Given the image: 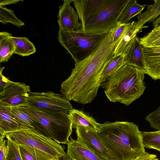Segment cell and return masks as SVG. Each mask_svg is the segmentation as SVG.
Returning <instances> with one entry per match:
<instances>
[{
    "label": "cell",
    "mask_w": 160,
    "mask_h": 160,
    "mask_svg": "<svg viewBox=\"0 0 160 160\" xmlns=\"http://www.w3.org/2000/svg\"><path fill=\"white\" fill-rule=\"evenodd\" d=\"M124 57L120 55L114 57L102 72L100 82V87H102L110 77L126 64Z\"/></svg>",
    "instance_id": "cb8c5ba5"
},
{
    "label": "cell",
    "mask_w": 160,
    "mask_h": 160,
    "mask_svg": "<svg viewBox=\"0 0 160 160\" xmlns=\"http://www.w3.org/2000/svg\"><path fill=\"white\" fill-rule=\"evenodd\" d=\"M23 1L20 0H3L0 1V7H4V6L15 4L18 2Z\"/></svg>",
    "instance_id": "836d02e7"
},
{
    "label": "cell",
    "mask_w": 160,
    "mask_h": 160,
    "mask_svg": "<svg viewBox=\"0 0 160 160\" xmlns=\"http://www.w3.org/2000/svg\"><path fill=\"white\" fill-rule=\"evenodd\" d=\"M146 6L140 4L135 0H129L118 20L120 24H127L130 20L135 16L141 13Z\"/></svg>",
    "instance_id": "603a6c76"
},
{
    "label": "cell",
    "mask_w": 160,
    "mask_h": 160,
    "mask_svg": "<svg viewBox=\"0 0 160 160\" xmlns=\"http://www.w3.org/2000/svg\"><path fill=\"white\" fill-rule=\"evenodd\" d=\"M11 39L14 47V54L22 56H28L36 52L34 45L28 38L12 36Z\"/></svg>",
    "instance_id": "7402d4cb"
},
{
    "label": "cell",
    "mask_w": 160,
    "mask_h": 160,
    "mask_svg": "<svg viewBox=\"0 0 160 160\" xmlns=\"http://www.w3.org/2000/svg\"><path fill=\"white\" fill-rule=\"evenodd\" d=\"M158 132L160 133V130H158Z\"/></svg>",
    "instance_id": "8d00e7d4"
},
{
    "label": "cell",
    "mask_w": 160,
    "mask_h": 160,
    "mask_svg": "<svg viewBox=\"0 0 160 160\" xmlns=\"http://www.w3.org/2000/svg\"><path fill=\"white\" fill-rule=\"evenodd\" d=\"M145 71L125 64L110 77L102 87L108 99L127 106L142 95L145 88Z\"/></svg>",
    "instance_id": "3957f363"
},
{
    "label": "cell",
    "mask_w": 160,
    "mask_h": 160,
    "mask_svg": "<svg viewBox=\"0 0 160 160\" xmlns=\"http://www.w3.org/2000/svg\"><path fill=\"white\" fill-rule=\"evenodd\" d=\"M5 67L1 68L0 70V95L3 93L4 89L10 80L2 74Z\"/></svg>",
    "instance_id": "1f68e13d"
},
{
    "label": "cell",
    "mask_w": 160,
    "mask_h": 160,
    "mask_svg": "<svg viewBox=\"0 0 160 160\" xmlns=\"http://www.w3.org/2000/svg\"><path fill=\"white\" fill-rule=\"evenodd\" d=\"M23 130H32L16 119L6 107L0 106V136H6L7 133Z\"/></svg>",
    "instance_id": "5bb4252c"
},
{
    "label": "cell",
    "mask_w": 160,
    "mask_h": 160,
    "mask_svg": "<svg viewBox=\"0 0 160 160\" xmlns=\"http://www.w3.org/2000/svg\"><path fill=\"white\" fill-rule=\"evenodd\" d=\"M9 138L18 145H25L59 157L66 152L62 146L51 138L31 130H23L6 134Z\"/></svg>",
    "instance_id": "52a82bcc"
},
{
    "label": "cell",
    "mask_w": 160,
    "mask_h": 160,
    "mask_svg": "<svg viewBox=\"0 0 160 160\" xmlns=\"http://www.w3.org/2000/svg\"><path fill=\"white\" fill-rule=\"evenodd\" d=\"M115 48L110 32L104 35L89 56L75 63L70 76L62 83L61 94L69 101L91 102L97 96L102 72L114 58Z\"/></svg>",
    "instance_id": "6da1fadb"
},
{
    "label": "cell",
    "mask_w": 160,
    "mask_h": 160,
    "mask_svg": "<svg viewBox=\"0 0 160 160\" xmlns=\"http://www.w3.org/2000/svg\"><path fill=\"white\" fill-rule=\"evenodd\" d=\"M128 23L117 24L110 31L113 42L115 46L118 43L125 33Z\"/></svg>",
    "instance_id": "83f0119b"
},
{
    "label": "cell",
    "mask_w": 160,
    "mask_h": 160,
    "mask_svg": "<svg viewBox=\"0 0 160 160\" xmlns=\"http://www.w3.org/2000/svg\"><path fill=\"white\" fill-rule=\"evenodd\" d=\"M66 144L67 153L72 160H104L79 140L70 137Z\"/></svg>",
    "instance_id": "4fadbf2b"
},
{
    "label": "cell",
    "mask_w": 160,
    "mask_h": 160,
    "mask_svg": "<svg viewBox=\"0 0 160 160\" xmlns=\"http://www.w3.org/2000/svg\"><path fill=\"white\" fill-rule=\"evenodd\" d=\"M133 160H158V159L156 155L149 154L146 152L137 157Z\"/></svg>",
    "instance_id": "d6a6232c"
},
{
    "label": "cell",
    "mask_w": 160,
    "mask_h": 160,
    "mask_svg": "<svg viewBox=\"0 0 160 160\" xmlns=\"http://www.w3.org/2000/svg\"><path fill=\"white\" fill-rule=\"evenodd\" d=\"M142 47L140 38L136 36L128 53L124 57L126 64L145 70Z\"/></svg>",
    "instance_id": "ac0fdd59"
},
{
    "label": "cell",
    "mask_w": 160,
    "mask_h": 160,
    "mask_svg": "<svg viewBox=\"0 0 160 160\" xmlns=\"http://www.w3.org/2000/svg\"><path fill=\"white\" fill-rule=\"evenodd\" d=\"M98 133L113 160H133L146 152L142 132L132 122L107 121Z\"/></svg>",
    "instance_id": "7a4b0ae2"
},
{
    "label": "cell",
    "mask_w": 160,
    "mask_h": 160,
    "mask_svg": "<svg viewBox=\"0 0 160 160\" xmlns=\"http://www.w3.org/2000/svg\"><path fill=\"white\" fill-rule=\"evenodd\" d=\"M142 142L145 148L160 152V133L156 132H143Z\"/></svg>",
    "instance_id": "484cf974"
},
{
    "label": "cell",
    "mask_w": 160,
    "mask_h": 160,
    "mask_svg": "<svg viewBox=\"0 0 160 160\" xmlns=\"http://www.w3.org/2000/svg\"><path fill=\"white\" fill-rule=\"evenodd\" d=\"M59 160H72L67 153L58 158Z\"/></svg>",
    "instance_id": "e575fe53"
},
{
    "label": "cell",
    "mask_w": 160,
    "mask_h": 160,
    "mask_svg": "<svg viewBox=\"0 0 160 160\" xmlns=\"http://www.w3.org/2000/svg\"><path fill=\"white\" fill-rule=\"evenodd\" d=\"M6 136H0V160H6L9 151V148L6 144V141L4 139Z\"/></svg>",
    "instance_id": "4dcf8cb0"
},
{
    "label": "cell",
    "mask_w": 160,
    "mask_h": 160,
    "mask_svg": "<svg viewBox=\"0 0 160 160\" xmlns=\"http://www.w3.org/2000/svg\"><path fill=\"white\" fill-rule=\"evenodd\" d=\"M153 1L154 3L148 5L145 12L137 16V25L140 30L145 23L153 22L160 15V0Z\"/></svg>",
    "instance_id": "ffe728a7"
},
{
    "label": "cell",
    "mask_w": 160,
    "mask_h": 160,
    "mask_svg": "<svg viewBox=\"0 0 160 160\" xmlns=\"http://www.w3.org/2000/svg\"><path fill=\"white\" fill-rule=\"evenodd\" d=\"M77 139L84 143L90 150L104 160H113L103 144L98 131L80 127L76 128Z\"/></svg>",
    "instance_id": "30bf717a"
},
{
    "label": "cell",
    "mask_w": 160,
    "mask_h": 160,
    "mask_svg": "<svg viewBox=\"0 0 160 160\" xmlns=\"http://www.w3.org/2000/svg\"><path fill=\"white\" fill-rule=\"evenodd\" d=\"M73 0H64L59 7L58 22L59 29L69 32H80L81 25L78 15L71 5Z\"/></svg>",
    "instance_id": "8fae6325"
},
{
    "label": "cell",
    "mask_w": 160,
    "mask_h": 160,
    "mask_svg": "<svg viewBox=\"0 0 160 160\" xmlns=\"http://www.w3.org/2000/svg\"><path fill=\"white\" fill-rule=\"evenodd\" d=\"M140 39L141 44L143 47H160V24Z\"/></svg>",
    "instance_id": "d4e9b609"
},
{
    "label": "cell",
    "mask_w": 160,
    "mask_h": 160,
    "mask_svg": "<svg viewBox=\"0 0 160 160\" xmlns=\"http://www.w3.org/2000/svg\"><path fill=\"white\" fill-rule=\"evenodd\" d=\"M0 22L4 24L10 22L19 27L25 25L16 17L13 11L4 7H0Z\"/></svg>",
    "instance_id": "4316f807"
},
{
    "label": "cell",
    "mask_w": 160,
    "mask_h": 160,
    "mask_svg": "<svg viewBox=\"0 0 160 160\" xmlns=\"http://www.w3.org/2000/svg\"><path fill=\"white\" fill-rule=\"evenodd\" d=\"M18 146L22 160H55L58 158L30 146Z\"/></svg>",
    "instance_id": "d6986e66"
},
{
    "label": "cell",
    "mask_w": 160,
    "mask_h": 160,
    "mask_svg": "<svg viewBox=\"0 0 160 160\" xmlns=\"http://www.w3.org/2000/svg\"><path fill=\"white\" fill-rule=\"evenodd\" d=\"M19 107L42 126L49 138L60 144H66L69 141L72 127L68 113H51L28 106Z\"/></svg>",
    "instance_id": "277c9868"
},
{
    "label": "cell",
    "mask_w": 160,
    "mask_h": 160,
    "mask_svg": "<svg viewBox=\"0 0 160 160\" xmlns=\"http://www.w3.org/2000/svg\"><path fill=\"white\" fill-rule=\"evenodd\" d=\"M29 85L20 82L9 80L4 92L0 95V106L5 107L28 106V93L31 91Z\"/></svg>",
    "instance_id": "9c48e42d"
},
{
    "label": "cell",
    "mask_w": 160,
    "mask_h": 160,
    "mask_svg": "<svg viewBox=\"0 0 160 160\" xmlns=\"http://www.w3.org/2000/svg\"><path fill=\"white\" fill-rule=\"evenodd\" d=\"M7 139V145L9 148V151L6 160H22L18 145L10 139L8 138Z\"/></svg>",
    "instance_id": "f1b7e54d"
},
{
    "label": "cell",
    "mask_w": 160,
    "mask_h": 160,
    "mask_svg": "<svg viewBox=\"0 0 160 160\" xmlns=\"http://www.w3.org/2000/svg\"><path fill=\"white\" fill-rule=\"evenodd\" d=\"M129 0H111L106 6L81 23L80 32L104 35L117 24Z\"/></svg>",
    "instance_id": "5b68a950"
},
{
    "label": "cell",
    "mask_w": 160,
    "mask_h": 160,
    "mask_svg": "<svg viewBox=\"0 0 160 160\" xmlns=\"http://www.w3.org/2000/svg\"><path fill=\"white\" fill-rule=\"evenodd\" d=\"M6 107L12 115L19 122L29 127L32 130L49 137L42 126L20 107Z\"/></svg>",
    "instance_id": "2e32d148"
},
{
    "label": "cell",
    "mask_w": 160,
    "mask_h": 160,
    "mask_svg": "<svg viewBox=\"0 0 160 160\" xmlns=\"http://www.w3.org/2000/svg\"><path fill=\"white\" fill-rule=\"evenodd\" d=\"M151 128L160 130V106L156 110L150 113L145 118Z\"/></svg>",
    "instance_id": "f546056e"
},
{
    "label": "cell",
    "mask_w": 160,
    "mask_h": 160,
    "mask_svg": "<svg viewBox=\"0 0 160 160\" xmlns=\"http://www.w3.org/2000/svg\"><path fill=\"white\" fill-rule=\"evenodd\" d=\"M104 35L69 32L59 29L58 40L75 63L85 59L98 47Z\"/></svg>",
    "instance_id": "8992f818"
},
{
    "label": "cell",
    "mask_w": 160,
    "mask_h": 160,
    "mask_svg": "<svg viewBox=\"0 0 160 160\" xmlns=\"http://www.w3.org/2000/svg\"><path fill=\"white\" fill-rule=\"evenodd\" d=\"M160 24V16L153 22V26L155 27Z\"/></svg>",
    "instance_id": "d590c367"
},
{
    "label": "cell",
    "mask_w": 160,
    "mask_h": 160,
    "mask_svg": "<svg viewBox=\"0 0 160 160\" xmlns=\"http://www.w3.org/2000/svg\"><path fill=\"white\" fill-rule=\"evenodd\" d=\"M58 158H59V157H58ZM55 160H59V159H58H58H57Z\"/></svg>",
    "instance_id": "74e56055"
},
{
    "label": "cell",
    "mask_w": 160,
    "mask_h": 160,
    "mask_svg": "<svg viewBox=\"0 0 160 160\" xmlns=\"http://www.w3.org/2000/svg\"><path fill=\"white\" fill-rule=\"evenodd\" d=\"M27 99L28 106L51 113H68L73 109L69 101L61 94L52 92H30Z\"/></svg>",
    "instance_id": "ba28073f"
},
{
    "label": "cell",
    "mask_w": 160,
    "mask_h": 160,
    "mask_svg": "<svg viewBox=\"0 0 160 160\" xmlns=\"http://www.w3.org/2000/svg\"><path fill=\"white\" fill-rule=\"evenodd\" d=\"M72 128L82 127L87 129L98 130L100 123H98L92 117L83 112L73 109L68 113Z\"/></svg>",
    "instance_id": "e0dca14e"
},
{
    "label": "cell",
    "mask_w": 160,
    "mask_h": 160,
    "mask_svg": "<svg viewBox=\"0 0 160 160\" xmlns=\"http://www.w3.org/2000/svg\"><path fill=\"white\" fill-rule=\"evenodd\" d=\"M145 73L155 80H160V47L143 46Z\"/></svg>",
    "instance_id": "7c38bea8"
},
{
    "label": "cell",
    "mask_w": 160,
    "mask_h": 160,
    "mask_svg": "<svg viewBox=\"0 0 160 160\" xmlns=\"http://www.w3.org/2000/svg\"><path fill=\"white\" fill-rule=\"evenodd\" d=\"M12 34L6 32H0V62L8 61L14 54V47Z\"/></svg>",
    "instance_id": "44dd1931"
},
{
    "label": "cell",
    "mask_w": 160,
    "mask_h": 160,
    "mask_svg": "<svg viewBox=\"0 0 160 160\" xmlns=\"http://www.w3.org/2000/svg\"><path fill=\"white\" fill-rule=\"evenodd\" d=\"M140 30L135 21L128 23L124 34L115 46L114 57L120 55L125 56L127 54Z\"/></svg>",
    "instance_id": "9a60e30c"
}]
</instances>
